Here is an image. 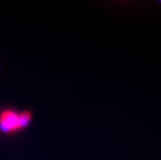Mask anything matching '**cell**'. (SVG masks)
Here are the masks:
<instances>
[{"label":"cell","instance_id":"cell-1","mask_svg":"<svg viewBox=\"0 0 161 160\" xmlns=\"http://www.w3.org/2000/svg\"><path fill=\"white\" fill-rule=\"evenodd\" d=\"M20 131L21 130L20 127L19 112L11 109L0 111V132L11 135Z\"/></svg>","mask_w":161,"mask_h":160},{"label":"cell","instance_id":"cell-2","mask_svg":"<svg viewBox=\"0 0 161 160\" xmlns=\"http://www.w3.org/2000/svg\"><path fill=\"white\" fill-rule=\"evenodd\" d=\"M19 119H20V130L25 129L29 126L32 119V113L29 110H23L19 112Z\"/></svg>","mask_w":161,"mask_h":160}]
</instances>
